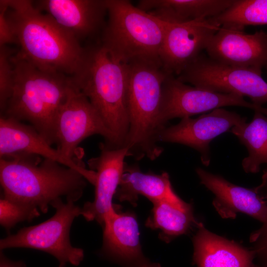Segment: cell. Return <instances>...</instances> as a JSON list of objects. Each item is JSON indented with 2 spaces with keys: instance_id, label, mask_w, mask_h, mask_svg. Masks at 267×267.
<instances>
[{
  "instance_id": "cell-17",
  "label": "cell",
  "mask_w": 267,
  "mask_h": 267,
  "mask_svg": "<svg viewBox=\"0 0 267 267\" xmlns=\"http://www.w3.org/2000/svg\"><path fill=\"white\" fill-rule=\"evenodd\" d=\"M33 4L80 42L102 32L106 24V0H33Z\"/></svg>"
},
{
  "instance_id": "cell-5",
  "label": "cell",
  "mask_w": 267,
  "mask_h": 267,
  "mask_svg": "<svg viewBox=\"0 0 267 267\" xmlns=\"http://www.w3.org/2000/svg\"><path fill=\"white\" fill-rule=\"evenodd\" d=\"M128 65L127 108L129 122L124 147L129 157L151 161L164 151L159 136L166 127L161 110L163 85L168 73L161 64L137 63Z\"/></svg>"
},
{
  "instance_id": "cell-2",
  "label": "cell",
  "mask_w": 267,
  "mask_h": 267,
  "mask_svg": "<svg viewBox=\"0 0 267 267\" xmlns=\"http://www.w3.org/2000/svg\"><path fill=\"white\" fill-rule=\"evenodd\" d=\"M86 180L78 171L39 156L19 154L0 157L2 196L35 206L43 213L62 197L78 200Z\"/></svg>"
},
{
  "instance_id": "cell-24",
  "label": "cell",
  "mask_w": 267,
  "mask_h": 267,
  "mask_svg": "<svg viewBox=\"0 0 267 267\" xmlns=\"http://www.w3.org/2000/svg\"><path fill=\"white\" fill-rule=\"evenodd\" d=\"M210 19L220 26L226 24L244 28L267 25V0H235L225 11Z\"/></svg>"
},
{
  "instance_id": "cell-16",
  "label": "cell",
  "mask_w": 267,
  "mask_h": 267,
  "mask_svg": "<svg viewBox=\"0 0 267 267\" xmlns=\"http://www.w3.org/2000/svg\"><path fill=\"white\" fill-rule=\"evenodd\" d=\"M27 154L55 161L81 173L91 184L95 173L85 167L81 161L70 159L51 147L32 126L15 119L0 118V157Z\"/></svg>"
},
{
  "instance_id": "cell-1",
  "label": "cell",
  "mask_w": 267,
  "mask_h": 267,
  "mask_svg": "<svg viewBox=\"0 0 267 267\" xmlns=\"http://www.w3.org/2000/svg\"><path fill=\"white\" fill-rule=\"evenodd\" d=\"M18 51L43 69L73 76L83 63L87 47L49 14L30 0H5Z\"/></svg>"
},
{
  "instance_id": "cell-31",
  "label": "cell",
  "mask_w": 267,
  "mask_h": 267,
  "mask_svg": "<svg viewBox=\"0 0 267 267\" xmlns=\"http://www.w3.org/2000/svg\"><path fill=\"white\" fill-rule=\"evenodd\" d=\"M255 267H267V265H255Z\"/></svg>"
},
{
  "instance_id": "cell-13",
  "label": "cell",
  "mask_w": 267,
  "mask_h": 267,
  "mask_svg": "<svg viewBox=\"0 0 267 267\" xmlns=\"http://www.w3.org/2000/svg\"><path fill=\"white\" fill-rule=\"evenodd\" d=\"M220 27L210 18L183 23H166L160 57L163 69L168 74L178 75L206 49Z\"/></svg>"
},
{
  "instance_id": "cell-21",
  "label": "cell",
  "mask_w": 267,
  "mask_h": 267,
  "mask_svg": "<svg viewBox=\"0 0 267 267\" xmlns=\"http://www.w3.org/2000/svg\"><path fill=\"white\" fill-rule=\"evenodd\" d=\"M152 203L153 208L145 226L159 230V237L165 242L188 233L194 227L197 228L201 222L195 219L192 204L185 202L177 194Z\"/></svg>"
},
{
  "instance_id": "cell-27",
  "label": "cell",
  "mask_w": 267,
  "mask_h": 267,
  "mask_svg": "<svg viewBox=\"0 0 267 267\" xmlns=\"http://www.w3.org/2000/svg\"><path fill=\"white\" fill-rule=\"evenodd\" d=\"M8 6L5 0H0V46L16 43L11 24L6 12Z\"/></svg>"
},
{
  "instance_id": "cell-12",
  "label": "cell",
  "mask_w": 267,
  "mask_h": 267,
  "mask_svg": "<svg viewBox=\"0 0 267 267\" xmlns=\"http://www.w3.org/2000/svg\"><path fill=\"white\" fill-rule=\"evenodd\" d=\"M244 29L222 25L205 50L209 57L219 62L262 73L267 66V33L260 30L249 34Z\"/></svg>"
},
{
  "instance_id": "cell-30",
  "label": "cell",
  "mask_w": 267,
  "mask_h": 267,
  "mask_svg": "<svg viewBox=\"0 0 267 267\" xmlns=\"http://www.w3.org/2000/svg\"><path fill=\"white\" fill-rule=\"evenodd\" d=\"M267 234V219L265 223L258 230L252 233L250 237L251 242H254L258 238Z\"/></svg>"
},
{
  "instance_id": "cell-19",
  "label": "cell",
  "mask_w": 267,
  "mask_h": 267,
  "mask_svg": "<svg viewBox=\"0 0 267 267\" xmlns=\"http://www.w3.org/2000/svg\"><path fill=\"white\" fill-rule=\"evenodd\" d=\"M193 237V262L197 267H255V252L217 235L200 222Z\"/></svg>"
},
{
  "instance_id": "cell-29",
  "label": "cell",
  "mask_w": 267,
  "mask_h": 267,
  "mask_svg": "<svg viewBox=\"0 0 267 267\" xmlns=\"http://www.w3.org/2000/svg\"><path fill=\"white\" fill-rule=\"evenodd\" d=\"M0 267H26V264L22 261H13L7 258L0 252Z\"/></svg>"
},
{
  "instance_id": "cell-9",
  "label": "cell",
  "mask_w": 267,
  "mask_h": 267,
  "mask_svg": "<svg viewBox=\"0 0 267 267\" xmlns=\"http://www.w3.org/2000/svg\"><path fill=\"white\" fill-rule=\"evenodd\" d=\"M94 134L103 137L104 144L111 148L110 132L88 98L73 84L56 116L57 149L66 157L74 159L79 144Z\"/></svg>"
},
{
  "instance_id": "cell-10",
  "label": "cell",
  "mask_w": 267,
  "mask_h": 267,
  "mask_svg": "<svg viewBox=\"0 0 267 267\" xmlns=\"http://www.w3.org/2000/svg\"><path fill=\"white\" fill-rule=\"evenodd\" d=\"M229 106L249 108L267 114V108L248 102L242 96L189 86L172 74H168L163 83L161 117L165 125L172 119L190 117Z\"/></svg>"
},
{
  "instance_id": "cell-25",
  "label": "cell",
  "mask_w": 267,
  "mask_h": 267,
  "mask_svg": "<svg viewBox=\"0 0 267 267\" xmlns=\"http://www.w3.org/2000/svg\"><path fill=\"white\" fill-rule=\"evenodd\" d=\"M40 215L39 210L31 205L16 202L4 197L0 200V223L7 231L17 223L31 222Z\"/></svg>"
},
{
  "instance_id": "cell-4",
  "label": "cell",
  "mask_w": 267,
  "mask_h": 267,
  "mask_svg": "<svg viewBox=\"0 0 267 267\" xmlns=\"http://www.w3.org/2000/svg\"><path fill=\"white\" fill-rule=\"evenodd\" d=\"M87 47L84 60L71 76L112 136L111 148L124 147L129 131L128 65L113 58L101 43Z\"/></svg>"
},
{
  "instance_id": "cell-14",
  "label": "cell",
  "mask_w": 267,
  "mask_h": 267,
  "mask_svg": "<svg viewBox=\"0 0 267 267\" xmlns=\"http://www.w3.org/2000/svg\"><path fill=\"white\" fill-rule=\"evenodd\" d=\"M101 254L123 267H161L146 258L141 250L138 224L131 213H118L113 208L103 225Z\"/></svg>"
},
{
  "instance_id": "cell-6",
  "label": "cell",
  "mask_w": 267,
  "mask_h": 267,
  "mask_svg": "<svg viewBox=\"0 0 267 267\" xmlns=\"http://www.w3.org/2000/svg\"><path fill=\"white\" fill-rule=\"evenodd\" d=\"M107 19L101 44L113 58L127 64L161 65L166 23L128 0H106Z\"/></svg>"
},
{
  "instance_id": "cell-18",
  "label": "cell",
  "mask_w": 267,
  "mask_h": 267,
  "mask_svg": "<svg viewBox=\"0 0 267 267\" xmlns=\"http://www.w3.org/2000/svg\"><path fill=\"white\" fill-rule=\"evenodd\" d=\"M195 171L201 183L214 194L213 206L222 218L233 219L237 213H242L263 224L266 222L267 202L259 195V187H243L199 167Z\"/></svg>"
},
{
  "instance_id": "cell-32",
  "label": "cell",
  "mask_w": 267,
  "mask_h": 267,
  "mask_svg": "<svg viewBox=\"0 0 267 267\" xmlns=\"http://www.w3.org/2000/svg\"><path fill=\"white\" fill-rule=\"evenodd\" d=\"M266 68H267V66Z\"/></svg>"
},
{
  "instance_id": "cell-7",
  "label": "cell",
  "mask_w": 267,
  "mask_h": 267,
  "mask_svg": "<svg viewBox=\"0 0 267 267\" xmlns=\"http://www.w3.org/2000/svg\"><path fill=\"white\" fill-rule=\"evenodd\" d=\"M74 202L66 200L64 203L61 199L56 200L51 205L56 210L53 216L1 239L0 250L12 248L36 249L54 257L59 262L58 267H65L67 263L79 266L84 259V251L72 246L70 240L71 226L81 211V208Z\"/></svg>"
},
{
  "instance_id": "cell-26",
  "label": "cell",
  "mask_w": 267,
  "mask_h": 267,
  "mask_svg": "<svg viewBox=\"0 0 267 267\" xmlns=\"http://www.w3.org/2000/svg\"><path fill=\"white\" fill-rule=\"evenodd\" d=\"M15 52L7 45L0 46V109L3 111L9 99L14 83L12 57Z\"/></svg>"
},
{
  "instance_id": "cell-20",
  "label": "cell",
  "mask_w": 267,
  "mask_h": 267,
  "mask_svg": "<svg viewBox=\"0 0 267 267\" xmlns=\"http://www.w3.org/2000/svg\"><path fill=\"white\" fill-rule=\"evenodd\" d=\"M235 0H141L136 6L168 23H183L217 16Z\"/></svg>"
},
{
  "instance_id": "cell-3",
  "label": "cell",
  "mask_w": 267,
  "mask_h": 267,
  "mask_svg": "<svg viewBox=\"0 0 267 267\" xmlns=\"http://www.w3.org/2000/svg\"><path fill=\"white\" fill-rule=\"evenodd\" d=\"M12 60V91L0 117L27 122L50 145L55 144L56 116L73 86L71 77L39 68L18 50Z\"/></svg>"
},
{
  "instance_id": "cell-28",
  "label": "cell",
  "mask_w": 267,
  "mask_h": 267,
  "mask_svg": "<svg viewBox=\"0 0 267 267\" xmlns=\"http://www.w3.org/2000/svg\"><path fill=\"white\" fill-rule=\"evenodd\" d=\"M253 250L260 265L267 264V234L258 238L254 242Z\"/></svg>"
},
{
  "instance_id": "cell-8",
  "label": "cell",
  "mask_w": 267,
  "mask_h": 267,
  "mask_svg": "<svg viewBox=\"0 0 267 267\" xmlns=\"http://www.w3.org/2000/svg\"><path fill=\"white\" fill-rule=\"evenodd\" d=\"M176 77L197 88L247 96L258 106L267 103V83L261 73L224 64L204 55L200 54Z\"/></svg>"
},
{
  "instance_id": "cell-22",
  "label": "cell",
  "mask_w": 267,
  "mask_h": 267,
  "mask_svg": "<svg viewBox=\"0 0 267 267\" xmlns=\"http://www.w3.org/2000/svg\"><path fill=\"white\" fill-rule=\"evenodd\" d=\"M177 194L174 191L169 174L142 172L136 164L126 163L115 197L120 202L127 201L136 206L139 195L151 202L172 197Z\"/></svg>"
},
{
  "instance_id": "cell-11",
  "label": "cell",
  "mask_w": 267,
  "mask_h": 267,
  "mask_svg": "<svg viewBox=\"0 0 267 267\" xmlns=\"http://www.w3.org/2000/svg\"><path fill=\"white\" fill-rule=\"evenodd\" d=\"M246 120V117L235 112L217 108L196 118H183L178 124L166 127L160 134L159 141L179 143L195 149L200 154L202 163L207 167L211 161L212 140Z\"/></svg>"
},
{
  "instance_id": "cell-15",
  "label": "cell",
  "mask_w": 267,
  "mask_h": 267,
  "mask_svg": "<svg viewBox=\"0 0 267 267\" xmlns=\"http://www.w3.org/2000/svg\"><path fill=\"white\" fill-rule=\"evenodd\" d=\"M100 149L98 156L89 160L90 170L95 172L94 199L85 203L81 215L87 221H95L103 226L105 217L115 208L112 199L124 172L125 159L129 155L126 147L110 148L101 143Z\"/></svg>"
},
{
  "instance_id": "cell-23",
  "label": "cell",
  "mask_w": 267,
  "mask_h": 267,
  "mask_svg": "<svg viewBox=\"0 0 267 267\" xmlns=\"http://www.w3.org/2000/svg\"><path fill=\"white\" fill-rule=\"evenodd\" d=\"M254 111L250 122H244L231 129L248 152L242 161L243 169L246 173L253 174L260 171L261 165L267 164V115L260 110Z\"/></svg>"
}]
</instances>
